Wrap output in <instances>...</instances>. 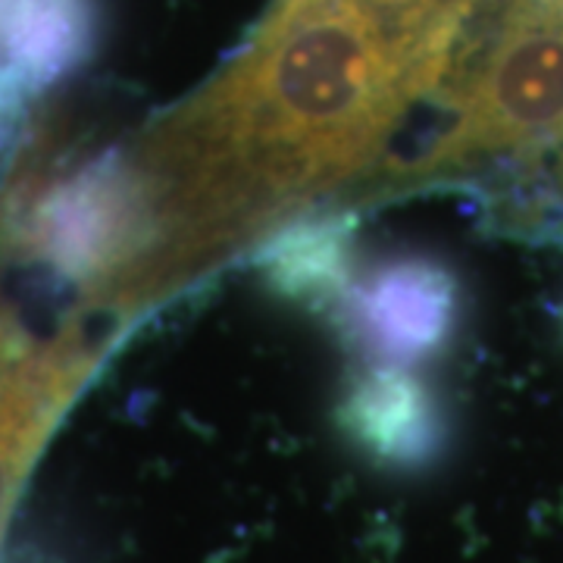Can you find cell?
<instances>
[{"label":"cell","instance_id":"3","mask_svg":"<svg viewBox=\"0 0 563 563\" xmlns=\"http://www.w3.org/2000/svg\"><path fill=\"white\" fill-rule=\"evenodd\" d=\"M344 313L357 344L379 363H422L454 339L461 285L435 257L395 254L354 279Z\"/></svg>","mask_w":563,"mask_h":563},{"label":"cell","instance_id":"2","mask_svg":"<svg viewBox=\"0 0 563 563\" xmlns=\"http://www.w3.org/2000/svg\"><path fill=\"white\" fill-rule=\"evenodd\" d=\"M563 139V0H504L442 161Z\"/></svg>","mask_w":563,"mask_h":563},{"label":"cell","instance_id":"6","mask_svg":"<svg viewBox=\"0 0 563 563\" xmlns=\"http://www.w3.org/2000/svg\"><path fill=\"white\" fill-rule=\"evenodd\" d=\"M354 235L351 213H310L285 222L254 254L263 288L285 303L329 310L347 301L354 288Z\"/></svg>","mask_w":563,"mask_h":563},{"label":"cell","instance_id":"5","mask_svg":"<svg viewBox=\"0 0 563 563\" xmlns=\"http://www.w3.org/2000/svg\"><path fill=\"white\" fill-rule=\"evenodd\" d=\"M335 420L347 442L385 470H426L448 448L442 401L417 373L395 363H376L357 373Z\"/></svg>","mask_w":563,"mask_h":563},{"label":"cell","instance_id":"8","mask_svg":"<svg viewBox=\"0 0 563 563\" xmlns=\"http://www.w3.org/2000/svg\"><path fill=\"white\" fill-rule=\"evenodd\" d=\"M22 81L13 76V69H0V135L16 117V107L22 98Z\"/></svg>","mask_w":563,"mask_h":563},{"label":"cell","instance_id":"4","mask_svg":"<svg viewBox=\"0 0 563 563\" xmlns=\"http://www.w3.org/2000/svg\"><path fill=\"white\" fill-rule=\"evenodd\" d=\"M139 229V188L117 157H103L44 198L32 235L57 273L85 279L122 261Z\"/></svg>","mask_w":563,"mask_h":563},{"label":"cell","instance_id":"7","mask_svg":"<svg viewBox=\"0 0 563 563\" xmlns=\"http://www.w3.org/2000/svg\"><path fill=\"white\" fill-rule=\"evenodd\" d=\"M0 35L22 88H47L91 54L95 7L91 0H7Z\"/></svg>","mask_w":563,"mask_h":563},{"label":"cell","instance_id":"1","mask_svg":"<svg viewBox=\"0 0 563 563\" xmlns=\"http://www.w3.org/2000/svg\"><path fill=\"white\" fill-rule=\"evenodd\" d=\"M479 0H276L254 41L185 107L203 163L325 181L442 79Z\"/></svg>","mask_w":563,"mask_h":563}]
</instances>
